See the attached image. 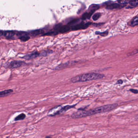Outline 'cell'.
I'll return each mask as SVG.
<instances>
[{
  "instance_id": "obj_1",
  "label": "cell",
  "mask_w": 138,
  "mask_h": 138,
  "mask_svg": "<svg viewBox=\"0 0 138 138\" xmlns=\"http://www.w3.org/2000/svg\"><path fill=\"white\" fill-rule=\"evenodd\" d=\"M118 106V104L114 103L104 105L88 110H78L77 111L73 113L71 115V117L73 119H75L84 118L98 114L108 112L115 109Z\"/></svg>"
},
{
  "instance_id": "obj_2",
  "label": "cell",
  "mask_w": 138,
  "mask_h": 138,
  "mask_svg": "<svg viewBox=\"0 0 138 138\" xmlns=\"http://www.w3.org/2000/svg\"><path fill=\"white\" fill-rule=\"evenodd\" d=\"M105 77V75L103 74L96 73H88L75 76L71 79V81L73 83L85 82L101 80Z\"/></svg>"
},
{
  "instance_id": "obj_3",
  "label": "cell",
  "mask_w": 138,
  "mask_h": 138,
  "mask_svg": "<svg viewBox=\"0 0 138 138\" xmlns=\"http://www.w3.org/2000/svg\"><path fill=\"white\" fill-rule=\"evenodd\" d=\"M77 104H75L74 105H66L64 107H62L60 105H58L51 109L48 111V115L49 116L53 117L56 115H58L62 113L66 112L68 110H70L71 108H73Z\"/></svg>"
},
{
  "instance_id": "obj_4",
  "label": "cell",
  "mask_w": 138,
  "mask_h": 138,
  "mask_svg": "<svg viewBox=\"0 0 138 138\" xmlns=\"http://www.w3.org/2000/svg\"><path fill=\"white\" fill-rule=\"evenodd\" d=\"M71 30V28L68 25H62L59 24L55 26L53 28V31L58 34L59 33H64L70 31Z\"/></svg>"
},
{
  "instance_id": "obj_5",
  "label": "cell",
  "mask_w": 138,
  "mask_h": 138,
  "mask_svg": "<svg viewBox=\"0 0 138 138\" xmlns=\"http://www.w3.org/2000/svg\"><path fill=\"white\" fill-rule=\"evenodd\" d=\"M26 63L24 61H16L14 60L11 61L10 63H9L7 64V68L13 69L17 68L20 67H22L23 66L26 65Z\"/></svg>"
},
{
  "instance_id": "obj_6",
  "label": "cell",
  "mask_w": 138,
  "mask_h": 138,
  "mask_svg": "<svg viewBox=\"0 0 138 138\" xmlns=\"http://www.w3.org/2000/svg\"><path fill=\"white\" fill-rule=\"evenodd\" d=\"M91 24L92 23L89 22H88L87 23H85L84 22L79 23L71 27V30H78L85 29L87 28H88V27H89Z\"/></svg>"
},
{
  "instance_id": "obj_7",
  "label": "cell",
  "mask_w": 138,
  "mask_h": 138,
  "mask_svg": "<svg viewBox=\"0 0 138 138\" xmlns=\"http://www.w3.org/2000/svg\"><path fill=\"white\" fill-rule=\"evenodd\" d=\"M38 57H39V53L37 51H35L32 53L26 54L22 57V58L26 60H28L35 58Z\"/></svg>"
},
{
  "instance_id": "obj_8",
  "label": "cell",
  "mask_w": 138,
  "mask_h": 138,
  "mask_svg": "<svg viewBox=\"0 0 138 138\" xmlns=\"http://www.w3.org/2000/svg\"><path fill=\"white\" fill-rule=\"evenodd\" d=\"M76 61H68L66 63H62V64L59 65V66H57V67L55 68V70H62L63 69L65 68L66 67H67L68 66H72L75 63H76Z\"/></svg>"
},
{
  "instance_id": "obj_9",
  "label": "cell",
  "mask_w": 138,
  "mask_h": 138,
  "mask_svg": "<svg viewBox=\"0 0 138 138\" xmlns=\"http://www.w3.org/2000/svg\"><path fill=\"white\" fill-rule=\"evenodd\" d=\"M125 6L124 5L121 4L119 3H112L108 4L106 7V9L109 10H112L114 9H121Z\"/></svg>"
},
{
  "instance_id": "obj_10",
  "label": "cell",
  "mask_w": 138,
  "mask_h": 138,
  "mask_svg": "<svg viewBox=\"0 0 138 138\" xmlns=\"http://www.w3.org/2000/svg\"><path fill=\"white\" fill-rule=\"evenodd\" d=\"M16 34V32L13 31H4L3 36L7 39H13Z\"/></svg>"
},
{
  "instance_id": "obj_11",
  "label": "cell",
  "mask_w": 138,
  "mask_h": 138,
  "mask_svg": "<svg viewBox=\"0 0 138 138\" xmlns=\"http://www.w3.org/2000/svg\"><path fill=\"white\" fill-rule=\"evenodd\" d=\"M44 31L42 29H38L36 30H33L30 32V35L32 36H35L39 35V34H43Z\"/></svg>"
},
{
  "instance_id": "obj_12",
  "label": "cell",
  "mask_w": 138,
  "mask_h": 138,
  "mask_svg": "<svg viewBox=\"0 0 138 138\" xmlns=\"http://www.w3.org/2000/svg\"><path fill=\"white\" fill-rule=\"evenodd\" d=\"M53 53V51L51 50H43L39 53V56L45 57L48 55Z\"/></svg>"
},
{
  "instance_id": "obj_13",
  "label": "cell",
  "mask_w": 138,
  "mask_h": 138,
  "mask_svg": "<svg viewBox=\"0 0 138 138\" xmlns=\"http://www.w3.org/2000/svg\"><path fill=\"white\" fill-rule=\"evenodd\" d=\"M13 92V90L12 89H8V90H5L3 91H0V97L7 95H9L11 93H12Z\"/></svg>"
},
{
  "instance_id": "obj_14",
  "label": "cell",
  "mask_w": 138,
  "mask_h": 138,
  "mask_svg": "<svg viewBox=\"0 0 138 138\" xmlns=\"http://www.w3.org/2000/svg\"><path fill=\"white\" fill-rule=\"evenodd\" d=\"M138 16H136L135 17H134V18L132 19V20L131 21L130 23V25L134 27L135 26H137L138 25Z\"/></svg>"
},
{
  "instance_id": "obj_15",
  "label": "cell",
  "mask_w": 138,
  "mask_h": 138,
  "mask_svg": "<svg viewBox=\"0 0 138 138\" xmlns=\"http://www.w3.org/2000/svg\"><path fill=\"white\" fill-rule=\"evenodd\" d=\"M30 37L27 34H24L19 37V39L22 42H26L30 39Z\"/></svg>"
},
{
  "instance_id": "obj_16",
  "label": "cell",
  "mask_w": 138,
  "mask_h": 138,
  "mask_svg": "<svg viewBox=\"0 0 138 138\" xmlns=\"http://www.w3.org/2000/svg\"><path fill=\"white\" fill-rule=\"evenodd\" d=\"M26 118V114L24 113H22L21 114H19V115L17 116L14 118V121H18L20 120H22Z\"/></svg>"
},
{
  "instance_id": "obj_17",
  "label": "cell",
  "mask_w": 138,
  "mask_h": 138,
  "mask_svg": "<svg viewBox=\"0 0 138 138\" xmlns=\"http://www.w3.org/2000/svg\"><path fill=\"white\" fill-rule=\"evenodd\" d=\"M79 21L80 20L79 19H75L70 21L69 23H68V25L70 26V27H71L72 26H74L75 25L77 24Z\"/></svg>"
},
{
  "instance_id": "obj_18",
  "label": "cell",
  "mask_w": 138,
  "mask_h": 138,
  "mask_svg": "<svg viewBox=\"0 0 138 138\" xmlns=\"http://www.w3.org/2000/svg\"><path fill=\"white\" fill-rule=\"evenodd\" d=\"M95 34L96 35H100V36H102L105 37V36H106L108 35V34H109V32H108V31H106L104 32H100L97 31L96 32Z\"/></svg>"
},
{
  "instance_id": "obj_19",
  "label": "cell",
  "mask_w": 138,
  "mask_h": 138,
  "mask_svg": "<svg viewBox=\"0 0 138 138\" xmlns=\"http://www.w3.org/2000/svg\"><path fill=\"white\" fill-rule=\"evenodd\" d=\"M129 3L132 6L137 7L138 4V0H130Z\"/></svg>"
},
{
  "instance_id": "obj_20",
  "label": "cell",
  "mask_w": 138,
  "mask_h": 138,
  "mask_svg": "<svg viewBox=\"0 0 138 138\" xmlns=\"http://www.w3.org/2000/svg\"><path fill=\"white\" fill-rule=\"evenodd\" d=\"M101 13H96L93 15L92 16V19L93 21H96V20H98L100 17H101Z\"/></svg>"
},
{
  "instance_id": "obj_21",
  "label": "cell",
  "mask_w": 138,
  "mask_h": 138,
  "mask_svg": "<svg viewBox=\"0 0 138 138\" xmlns=\"http://www.w3.org/2000/svg\"><path fill=\"white\" fill-rule=\"evenodd\" d=\"M99 6L97 5V4H92V5L90 6L89 8V10H90V11L91 10H94V11H96V10H97L99 8Z\"/></svg>"
},
{
  "instance_id": "obj_22",
  "label": "cell",
  "mask_w": 138,
  "mask_h": 138,
  "mask_svg": "<svg viewBox=\"0 0 138 138\" xmlns=\"http://www.w3.org/2000/svg\"><path fill=\"white\" fill-rule=\"evenodd\" d=\"M129 1L130 0H118V1L119 4H123V5H124V4H126L129 3Z\"/></svg>"
},
{
  "instance_id": "obj_23",
  "label": "cell",
  "mask_w": 138,
  "mask_h": 138,
  "mask_svg": "<svg viewBox=\"0 0 138 138\" xmlns=\"http://www.w3.org/2000/svg\"><path fill=\"white\" fill-rule=\"evenodd\" d=\"M95 12V11L94 10H91L90 11L89 13H88V16H87V19H89L91 17H92V15L93 14V13Z\"/></svg>"
},
{
  "instance_id": "obj_24",
  "label": "cell",
  "mask_w": 138,
  "mask_h": 138,
  "mask_svg": "<svg viewBox=\"0 0 138 138\" xmlns=\"http://www.w3.org/2000/svg\"><path fill=\"white\" fill-rule=\"evenodd\" d=\"M130 91L132 93H133L134 94H138V91L137 89H132L131 88L130 89Z\"/></svg>"
},
{
  "instance_id": "obj_25",
  "label": "cell",
  "mask_w": 138,
  "mask_h": 138,
  "mask_svg": "<svg viewBox=\"0 0 138 138\" xmlns=\"http://www.w3.org/2000/svg\"><path fill=\"white\" fill-rule=\"evenodd\" d=\"M87 16H88V13L85 12L84 14L82 15L81 19L82 20H85L86 19H87Z\"/></svg>"
},
{
  "instance_id": "obj_26",
  "label": "cell",
  "mask_w": 138,
  "mask_h": 138,
  "mask_svg": "<svg viewBox=\"0 0 138 138\" xmlns=\"http://www.w3.org/2000/svg\"><path fill=\"white\" fill-rule=\"evenodd\" d=\"M138 53V50L137 49L135 50V51H133L131 53H128V56H131L132 55H133L134 54H137V53Z\"/></svg>"
},
{
  "instance_id": "obj_27",
  "label": "cell",
  "mask_w": 138,
  "mask_h": 138,
  "mask_svg": "<svg viewBox=\"0 0 138 138\" xmlns=\"http://www.w3.org/2000/svg\"><path fill=\"white\" fill-rule=\"evenodd\" d=\"M123 81L122 80H119L117 81L116 84H123Z\"/></svg>"
},
{
  "instance_id": "obj_28",
  "label": "cell",
  "mask_w": 138,
  "mask_h": 138,
  "mask_svg": "<svg viewBox=\"0 0 138 138\" xmlns=\"http://www.w3.org/2000/svg\"><path fill=\"white\" fill-rule=\"evenodd\" d=\"M3 34H4V31L0 30V36H3Z\"/></svg>"
},
{
  "instance_id": "obj_29",
  "label": "cell",
  "mask_w": 138,
  "mask_h": 138,
  "mask_svg": "<svg viewBox=\"0 0 138 138\" xmlns=\"http://www.w3.org/2000/svg\"><path fill=\"white\" fill-rule=\"evenodd\" d=\"M45 138H52L50 137V136H47L45 137Z\"/></svg>"
}]
</instances>
